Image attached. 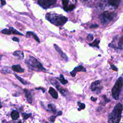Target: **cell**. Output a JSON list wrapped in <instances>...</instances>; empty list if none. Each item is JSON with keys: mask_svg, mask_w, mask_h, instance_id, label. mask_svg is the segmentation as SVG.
<instances>
[{"mask_svg": "<svg viewBox=\"0 0 123 123\" xmlns=\"http://www.w3.org/2000/svg\"><path fill=\"white\" fill-rule=\"evenodd\" d=\"M1 107H2V105H1V103H0V109Z\"/></svg>", "mask_w": 123, "mask_h": 123, "instance_id": "36", "label": "cell"}, {"mask_svg": "<svg viewBox=\"0 0 123 123\" xmlns=\"http://www.w3.org/2000/svg\"><path fill=\"white\" fill-rule=\"evenodd\" d=\"M78 72H86V69L82 65H79L77 67H75L74 69V70L70 72V74L73 77H74L76 75V74Z\"/></svg>", "mask_w": 123, "mask_h": 123, "instance_id": "9", "label": "cell"}, {"mask_svg": "<svg viewBox=\"0 0 123 123\" xmlns=\"http://www.w3.org/2000/svg\"><path fill=\"white\" fill-rule=\"evenodd\" d=\"M46 18L51 24L56 26H62L68 20V18L64 16L51 13H47L46 15Z\"/></svg>", "mask_w": 123, "mask_h": 123, "instance_id": "2", "label": "cell"}, {"mask_svg": "<svg viewBox=\"0 0 123 123\" xmlns=\"http://www.w3.org/2000/svg\"><path fill=\"white\" fill-rule=\"evenodd\" d=\"M13 55L21 60L23 59L24 58V53L22 51H21V50H17L14 51L13 53Z\"/></svg>", "mask_w": 123, "mask_h": 123, "instance_id": "15", "label": "cell"}, {"mask_svg": "<svg viewBox=\"0 0 123 123\" xmlns=\"http://www.w3.org/2000/svg\"><path fill=\"white\" fill-rule=\"evenodd\" d=\"M62 2L63 6V9H65L67 7L69 2V0H62Z\"/></svg>", "mask_w": 123, "mask_h": 123, "instance_id": "28", "label": "cell"}, {"mask_svg": "<svg viewBox=\"0 0 123 123\" xmlns=\"http://www.w3.org/2000/svg\"><path fill=\"white\" fill-rule=\"evenodd\" d=\"M1 33L4 34L6 35H11V34H16L18 35H22L23 36L24 35L18 31L13 27H11L9 29H4L1 30Z\"/></svg>", "mask_w": 123, "mask_h": 123, "instance_id": "8", "label": "cell"}, {"mask_svg": "<svg viewBox=\"0 0 123 123\" xmlns=\"http://www.w3.org/2000/svg\"><path fill=\"white\" fill-rule=\"evenodd\" d=\"M49 93L50 94V95H51V96L55 98V99H57L58 97V94L57 92L55 90L54 88H53L52 87H50L49 90Z\"/></svg>", "mask_w": 123, "mask_h": 123, "instance_id": "12", "label": "cell"}, {"mask_svg": "<svg viewBox=\"0 0 123 123\" xmlns=\"http://www.w3.org/2000/svg\"><path fill=\"white\" fill-rule=\"evenodd\" d=\"M25 63L31 70L36 71L44 72L46 71V69L43 66L40 62L32 56H28L25 59Z\"/></svg>", "mask_w": 123, "mask_h": 123, "instance_id": "3", "label": "cell"}, {"mask_svg": "<svg viewBox=\"0 0 123 123\" xmlns=\"http://www.w3.org/2000/svg\"><path fill=\"white\" fill-rule=\"evenodd\" d=\"M123 111V106L121 103H117L113 108L112 111L108 116V123H117L121 119Z\"/></svg>", "mask_w": 123, "mask_h": 123, "instance_id": "1", "label": "cell"}, {"mask_svg": "<svg viewBox=\"0 0 123 123\" xmlns=\"http://www.w3.org/2000/svg\"><path fill=\"white\" fill-rule=\"evenodd\" d=\"M117 47L119 49H123V36L119 38Z\"/></svg>", "mask_w": 123, "mask_h": 123, "instance_id": "21", "label": "cell"}, {"mask_svg": "<svg viewBox=\"0 0 123 123\" xmlns=\"http://www.w3.org/2000/svg\"><path fill=\"white\" fill-rule=\"evenodd\" d=\"M102 88V86H101V82L100 81L97 80L91 83V89L92 91L98 93H100Z\"/></svg>", "mask_w": 123, "mask_h": 123, "instance_id": "7", "label": "cell"}, {"mask_svg": "<svg viewBox=\"0 0 123 123\" xmlns=\"http://www.w3.org/2000/svg\"><path fill=\"white\" fill-rule=\"evenodd\" d=\"M11 116L13 120H16L19 117V113L16 110H13L11 113Z\"/></svg>", "mask_w": 123, "mask_h": 123, "instance_id": "17", "label": "cell"}, {"mask_svg": "<svg viewBox=\"0 0 123 123\" xmlns=\"http://www.w3.org/2000/svg\"><path fill=\"white\" fill-rule=\"evenodd\" d=\"M111 69H112L113 70H114V71H117L118 70L117 68L115 66H114V65H111Z\"/></svg>", "mask_w": 123, "mask_h": 123, "instance_id": "30", "label": "cell"}, {"mask_svg": "<svg viewBox=\"0 0 123 123\" xmlns=\"http://www.w3.org/2000/svg\"><path fill=\"white\" fill-rule=\"evenodd\" d=\"M24 91L25 93V97L26 98V99H27L28 102L31 104L32 103V99H33V97H32V94H31L30 92L26 89H25L24 90Z\"/></svg>", "mask_w": 123, "mask_h": 123, "instance_id": "11", "label": "cell"}, {"mask_svg": "<svg viewBox=\"0 0 123 123\" xmlns=\"http://www.w3.org/2000/svg\"><path fill=\"white\" fill-rule=\"evenodd\" d=\"M91 100H92L93 101H95L97 100V98H94L93 97H91Z\"/></svg>", "mask_w": 123, "mask_h": 123, "instance_id": "35", "label": "cell"}, {"mask_svg": "<svg viewBox=\"0 0 123 123\" xmlns=\"http://www.w3.org/2000/svg\"><path fill=\"white\" fill-rule=\"evenodd\" d=\"M36 89H41L43 91V93H45V89H44V88H42V87H38V88H36Z\"/></svg>", "mask_w": 123, "mask_h": 123, "instance_id": "33", "label": "cell"}, {"mask_svg": "<svg viewBox=\"0 0 123 123\" xmlns=\"http://www.w3.org/2000/svg\"><path fill=\"white\" fill-rule=\"evenodd\" d=\"M87 39L88 40V41H91L93 40V36L91 34H89L88 35V36H87V37H86Z\"/></svg>", "mask_w": 123, "mask_h": 123, "instance_id": "29", "label": "cell"}, {"mask_svg": "<svg viewBox=\"0 0 123 123\" xmlns=\"http://www.w3.org/2000/svg\"><path fill=\"white\" fill-rule=\"evenodd\" d=\"M123 87V79L122 77L118 78L111 89L112 97L115 100L118 99L121 91Z\"/></svg>", "mask_w": 123, "mask_h": 123, "instance_id": "4", "label": "cell"}, {"mask_svg": "<svg viewBox=\"0 0 123 123\" xmlns=\"http://www.w3.org/2000/svg\"><path fill=\"white\" fill-rule=\"evenodd\" d=\"M56 1L57 0H37L38 3L45 9L55 4Z\"/></svg>", "mask_w": 123, "mask_h": 123, "instance_id": "6", "label": "cell"}, {"mask_svg": "<svg viewBox=\"0 0 123 123\" xmlns=\"http://www.w3.org/2000/svg\"><path fill=\"white\" fill-rule=\"evenodd\" d=\"M0 2H1V4L2 5H4L6 4V2L5 0H0Z\"/></svg>", "mask_w": 123, "mask_h": 123, "instance_id": "34", "label": "cell"}, {"mask_svg": "<svg viewBox=\"0 0 123 123\" xmlns=\"http://www.w3.org/2000/svg\"><path fill=\"white\" fill-rule=\"evenodd\" d=\"M74 8H75V5L74 4H72L69 6H67L64 9V10L66 11H72Z\"/></svg>", "mask_w": 123, "mask_h": 123, "instance_id": "25", "label": "cell"}, {"mask_svg": "<svg viewBox=\"0 0 123 123\" xmlns=\"http://www.w3.org/2000/svg\"></svg>", "mask_w": 123, "mask_h": 123, "instance_id": "37", "label": "cell"}, {"mask_svg": "<svg viewBox=\"0 0 123 123\" xmlns=\"http://www.w3.org/2000/svg\"><path fill=\"white\" fill-rule=\"evenodd\" d=\"M26 36L27 37H33L36 41H37L38 43L40 42V40L39 38L33 32H31V31H28L26 32Z\"/></svg>", "mask_w": 123, "mask_h": 123, "instance_id": "14", "label": "cell"}, {"mask_svg": "<svg viewBox=\"0 0 123 123\" xmlns=\"http://www.w3.org/2000/svg\"><path fill=\"white\" fill-rule=\"evenodd\" d=\"M100 41L98 39H96L92 43H89V45L92 47H97L98 48V44L99 43Z\"/></svg>", "mask_w": 123, "mask_h": 123, "instance_id": "23", "label": "cell"}, {"mask_svg": "<svg viewBox=\"0 0 123 123\" xmlns=\"http://www.w3.org/2000/svg\"><path fill=\"white\" fill-rule=\"evenodd\" d=\"M98 26V25H96V24H94V25H92L90 26V28H95V27H97Z\"/></svg>", "mask_w": 123, "mask_h": 123, "instance_id": "32", "label": "cell"}, {"mask_svg": "<svg viewBox=\"0 0 123 123\" xmlns=\"http://www.w3.org/2000/svg\"><path fill=\"white\" fill-rule=\"evenodd\" d=\"M57 79L62 85H65L66 84H67L68 83V81L64 78V77L62 74H61L59 77H57Z\"/></svg>", "mask_w": 123, "mask_h": 123, "instance_id": "20", "label": "cell"}, {"mask_svg": "<svg viewBox=\"0 0 123 123\" xmlns=\"http://www.w3.org/2000/svg\"><path fill=\"white\" fill-rule=\"evenodd\" d=\"M12 68L13 71L17 73H23L24 72V69L21 67L19 64L13 65L12 66Z\"/></svg>", "mask_w": 123, "mask_h": 123, "instance_id": "13", "label": "cell"}, {"mask_svg": "<svg viewBox=\"0 0 123 123\" xmlns=\"http://www.w3.org/2000/svg\"><path fill=\"white\" fill-rule=\"evenodd\" d=\"M77 104H78V106H79V109H78V110L79 111H80V110H83V109H84L86 107V106H85V104L83 103H81L80 102H77Z\"/></svg>", "mask_w": 123, "mask_h": 123, "instance_id": "26", "label": "cell"}, {"mask_svg": "<svg viewBox=\"0 0 123 123\" xmlns=\"http://www.w3.org/2000/svg\"><path fill=\"white\" fill-rule=\"evenodd\" d=\"M121 0H109L108 3L112 6L117 7L119 5Z\"/></svg>", "mask_w": 123, "mask_h": 123, "instance_id": "18", "label": "cell"}, {"mask_svg": "<svg viewBox=\"0 0 123 123\" xmlns=\"http://www.w3.org/2000/svg\"><path fill=\"white\" fill-rule=\"evenodd\" d=\"M22 117L24 120H27L29 117H30L31 115V113H22Z\"/></svg>", "mask_w": 123, "mask_h": 123, "instance_id": "27", "label": "cell"}, {"mask_svg": "<svg viewBox=\"0 0 123 123\" xmlns=\"http://www.w3.org/2000/svg\"><path fill=\"white\" fill-rule=\"evenodd\" d=\"M14 75H15V76L16 77V78L18 79V80H19V81H20V82H21L23 84H24V85H26L27 84V83L25 81V80H24L23 79H22V78H21L20 77H19L18 75H17L16 74H14Z\"/></svg>", "mask_w": 123, "mask_h": 123, "instance_id": "24", "label": "cell"}, {"mask_svg": "<svg viewBox=\"0 0 123 123\" xmlns=\"http://www.w3.org/2000/svg\"><path fill=\"white\" fill-rule=\"evenodd\" d=\"M54 48H55L56 50L59 53V54H60V55L61 56V57L62 58L64 59L66 61H67L68 60L67 56H66V55L64 53H63V52H62V51L61 49H60V48H59V47H58L56 44H54Z\"/></svg>", "mask_w": 123, "mask_h": 123, "instance_id": "10", "label": "cell"}, {"mask_svg": "<svg viewBox=\"0 0 123 123\" xmlns=\"http://www.w3.org/2000/svg\"><path fill=\"white\" fill-rule=\"evenodd\" d=\"M62 114V111H59L57 113V115L56 116H50L49 118V121L50 122H54V121H55V118H56L57 116H60V115H61Z\"/></svg>", "mask_w": 123, "mask_h": 123, "instance_id": "22", "label": "cell"}, {"mask_svg": "<svg viewBox=\"0 0 123 123\" xmlns=\"http://www.w3.org/2000/svg\"><path fill=\"white\" fill-rule=\"evenodd\" d=\"M55 87H56L57 89L60 92V93L63 95V96H65L67 94V91L64 89V88H62V86H60L59 85V84H58L57 85H55Z\"/></svg>", "mask_w": 123, "mask_h": 123, "instance_id": "16", "label": "cell"}, {"mask_svg": "<svg viewBox=\"0 0 123 123\" xmlns=\"http://www.w3.org/2000/svg\"><path fill=\"white\" fill-rule=\"evenodd\" d=\"M12 40H13L14 41H16V42H19V38H17V37H12Z\"/></svg>", "mask_w": 123, "mask_h": 123, "instance_id": "31", "label": "cell"}, {"mask_svg": "<svg viewBox=\"0 0 123 123\" xmlns=\"http://www.w3.org/2000/svg\"><path fill=\"white\" fill-rule=\"evenodd\" d=\"M116 14L114 12L105 11L100 16L101 23L103 25H107L113 20Z\"/></svg>", "mask_w": 123, "mask_h": 123, "instance_id": "5", "label": "cell"}, {"mask_svg": "<svg viewBox=\"0 0 123 123\" xmlns=\"http://www.w3.org/2000/svg\"><path fill=\"white\" fill-rule=\"evenodd\" d=\"M48 111H50L51 112H52L54 114L56 113L57 111H56V107L55 106V105L53 104H49L48 105Z\"/></svg>", "mask_w": 123, "mask_h": 123, "instance_id": "19", "label": "cell"}]
</instances>
